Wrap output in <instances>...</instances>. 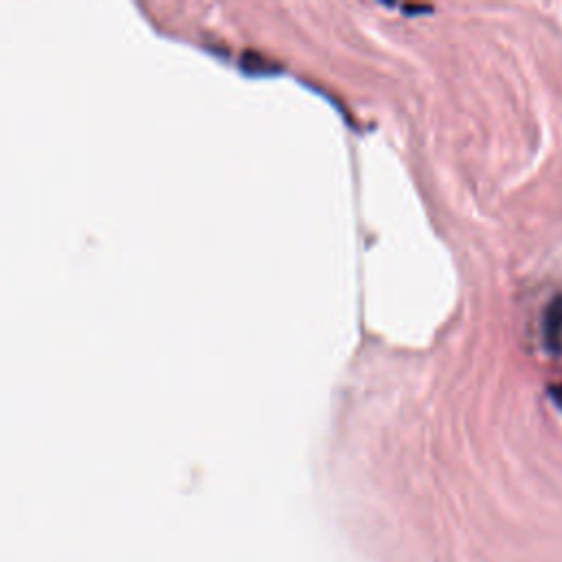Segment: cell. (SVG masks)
I'll return each instance as SVG.
<instances>
[{"label": "cell", "mask_w": 562, "mask_h": 562, "mask_svg": "<svg viewBox=\"0 0 562 562\" xmlns=\"http://www.w3.org/2000/svg\"><path fill=\"white\" fill-rule=\"evenodd\" d=\"M544 334L549 340H558L562 336V299H555L549 310H547V318H544Z\"/></svg>", "instance_id": "6da1fadb"}]
</instances>
